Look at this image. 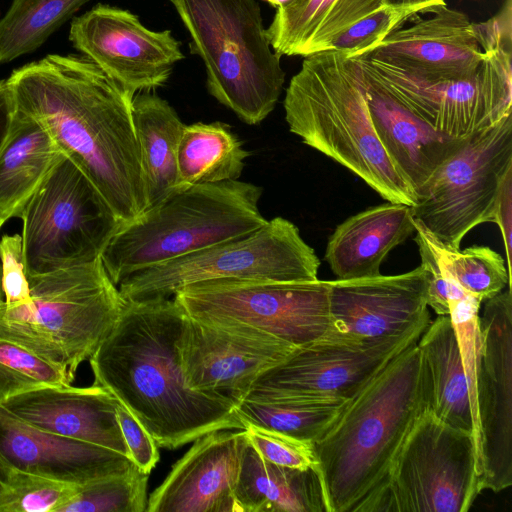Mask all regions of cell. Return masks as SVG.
Here are the masks:
<instances>
[{
  "label": "cell",
  "mask_w": 512,
  "mask_h": 512,
  "mask_svg": "<svg viewBox=\"0 0 512 512\" xmlns=\"http://www.w3.org/2000/svg\"><path fill=\"white\" fill-rule=\"evenodd\" d=\"M6 80L16 109L46 128L121 225L148 208L132 96L76 54H48L14 69Z\"/></svg>",
  "instance_id": "1"
},
{
  "label": "cell",
  "mask_w": 512,
  "mask_h": 512,
  "mask_svg": "<svg viewBox=\"0 0 512 512\" xmlns=\"http://www.w3.org/2000/svg\"><path fill=\"white\" fill-rule=\"evenodd\" d=\"M184 316L173 298L126 301L88 359L93 384L108 390L166 449L213 431L245 429L231 403L187 386L179 356Z\"/></svg>",
  "instance_id": "2"
},
{
  "label": "cell",
  "mask_w": 512,
  "mask_h": 512,
  "mask_svg": "<svg viewBox=\"0 0 512 512\" xmlns=\"http://www.w3.org/2000/svg\"><path fill=\"white\" fill-rule=\"evenodd\" d=\"M428 411L417 342L372 379L312 443L327 512H356L385 482L412 427Z\"/></svg>",
  "instance_id": "3"
},
{
  "label": "cell",
  "mask_w": 512,
  "mask_h": 512,
  "mask_svg": "<svg viewBox=\"0 0 512 512\" xmlns=\"http://www.w3.org/2000/svg\"><path fill=\"white\" fill-rule=\"evenodd\" d=\"M290 132L362 179L387 202L412 206L415 191L380 142L357 61L341 50L304 57L283 102Z\"/></svg>",
  "instance_id": "4"
},
{
  "label": "cell",
  "mask_w": 512,
  "mask_h": 512,
  "mask_svg": "<svg viewBox=\"0 0 512 512\" xmlns=\"http://www.w3.org/2000/svg\"><path fill=\"white\" fill-rule=\"evenodd\" d=\"M262 188L229 180L177 188L122 224L101 253L103 266L119 283L132 273L263 226Z\"/></svg>",
  "instance_id": "5"
},
{
  "label": "cell",
  "mask_w": 512,
  "mask_h": 512,
  "mask_svg": "<svg viewBox=\"0 0 512 512\" xmlns=\"http://www.w3.org/2000/svg\"><path fill=\"white\" fill-rule=\"evenodd\" d=\"M202 60L209 94L244 123H261L282 93L285 72L257 0H170Z\"/></svg>",
  "instance_id": "6"
},
{
  "label": "cell",
  "mask_w": 512,
  "mask_h": 512,
  "mask_svg": "<svg viewBox=\"0 0 512 512\" xmlns=\"http://www.w3.org/2000/svg\"><path fill=\"white\" fill-rule=\"evenodd\" d=\"M27 278L30 302L0 303V337L75 376L110 332L126 301L101 257Z\"/></svg>",
  "instance_id": "7"
},
{
  "label": "cell",
  "mask_w": 512,
  "mask_h": 512,
  "mask_svg": "<svg viewBox=\"0 0 512 512\" xmlns=\"http://www.w3.org/2000/svg\"><path fill=\"white\" fill-rule=\"evenodd\" d=\"M511 0L489 20L476 23L484 59L461 80H425L366 56L353 57L404 107L437 132L463 140L512 112Z\"/></svg>",
  "instance_id": "8"
},
{
  "label": "cell",
  "mask_w": 512,
  "mask_h": 512,
  "mask_svg": "<svg viewBox=\"0 0 512 512\" xmlns=\"http://www.w3.org/2000/svg\"><path fill=\"white\" fill-rule=\"evenodd\" d=\"M320 264L298 227L275 217L249 234L132 273L117 287L125 301L161 300L217 279L316 280Z\"/></svg>",
  "instance_id": "9"
},
{
  "label": "cell",
  "mask_w": 512,
  "mask_h": 512,
  "mask_svg": "<svg viewBox=\"0 0 512 512\" xmlns=\"http://www.w3.org/2000/svg\"><path fill=\"white\" fill-rule=\"evenodd\" d=\"M481 491L474 435L425 411L356 512H466Z\"/></svg>",
  "instance_id": "10"
},
{
  "label": "cell",
  "mask_w": 512,
  "mask_h": 512,
  "mask_svg": "<svg viewBox=\"0 0 512 512\" xmlns=\"http://www.w3.org/2000/svg\"><path fill=\"white\" fill-rule=\"evenodd\" d=\"M20 218L27 277L100 258L121 226L98 189L64 154L33 193Z\"/></svg>",
  "instance_id": "11"
},
{
  "label": "cell",
  "mask_w": 512,
  "mask_h": 512,
  "mask_svg": "<svg viewBox=\"0 0 512 512\" xmlns=\"http://www.w3.org/2000/svg\"><path fill=\"white\" fill-rule=\"evenodd\" d=\"M512 171V114L466 138L416 192L412 216L451 248L494 222L501 186Z\"/></svg>",
  "instance_id": "12"
},
{
  "label": "cell",
  "mask_w": 512,
  "mask_h": 512,
  "mask_svg": "<svg viewBox=\"0 0 512 512\" xmlns=\"http://www.w3.org/2000/svg\"><path fill=\"white\" fill-rule=\"evenodd\" d=\"M184 313L213 323L244 324L294 347L330 328L329 281L217 279L188 285L174 296Z\"/></svg>",
  "instance_id": "13"
},
{
  "label": "cell",
  "mask_w": 512,
  "mask_h": 512,
  "mask_svg": "<svg viewBox=\"0 0 512 512\" xmlns=\"http://www.w3.org/2000/svg\"><path fill=\"white\" fill-rule=\"evenodd\" d=\"M430 321L391 337L359 338L332 329L296 347L264 371L245 399L298 396L349 400L395 356L417 342Z\"/></svg>",
  "instance_id": "14"
},
{
  "label": "cell",
  "mask_w": 512,
  "mask_h": 512,
  "mask_svg": "<svg viewBox=\"0 0 512 512\" xmlns=\"http://www.w3.org/2000/svg\"><path fill=\"white\" fill-rule=\"evenodd\" d=\"M482 347L475 382L476 447L481 488L512 485V295L485 300L479 315Z\"/></svg>",
  "instance_id": "15"
},
{
  "label": "cell",
  "mask_w": 512,
  "mask_h": 512,
  "mask_svg": "<svg viewBox=\"0 0 512 512\" xmlns=\"http://www.w3.org/2000/svg\"><path fill=\"white\" fill-rule=\"evenodd\" d=\"M69 40L120 88L137 93L163 86L184 58L170 30L154 31L129 10L99 3L70 23Z\"/></svg>",
  "instance_id": "16"
},
{
  "label": "cell",
  "mask_w": 512,
  "mask_h": 512,
  "mask_svg": "<svg viewBox=\"0 0 512 512\" xmlns=\"http://www.w3.org/2000/svg\"><path fill=\"white\" fill-rule=\"evenodd\" d=\"M295 348L244 324L205 322L186 314L179 338L180 364L187 386L235 408L259 375Z\"/></svg>",
  "instance_id": "17"
},
{
  "label": "cell",
  "mask_w": 512,
  "mask_h": 512,
  "mask_svg": "<svg viewBox=\"0 0 512 512\" xmlns=\"http://www.w3.org/2000/svg\"><path fill=\"white\" fill-rule=\"evenodd\" d=\"M427 284L421 265L397 275L329 281L330 329L369 339L400 335L431 320Z\"/></svg>",
  "instance_id": "18"
},
{
  "label": "cell",
  "mask_w": 512,
  "mask_h": 512,
  "mask_svg": "<svg viewBox=\"0 0 512 512\" xmlns=\"http://www.w3.org/2000/svg\"><path fill=\"white\" fill-rule=\"evenodd\" d=\"M387 36L362 55L381 60L425 80H461L479 69L484 52L476 23L445 5Z\"/></svg>",
  "instance_id": "19"
},
{
  "label": "cell",
  "mask_w": 512,
  "mask_h": 512,
  "mask_svg": "<svg viewBox=\"0 0 512 512\" xmlns=\"http://www.w3.org/2000/svg\"><path fill=\"white\" fill-rule=\"evenodd\" d=\"M246 431L217 430L197 438L150 494L147 512H237Z\"/></svg>",
  "instance_id": "20"
},
{
  "label": "cell",
  "mask_w": 512,
  "mask_h": 512,
  "mask_svg": "<svg viewBox=\"0 0 512 512\" xmlns=\"http://www.w3.org/2000/svg\"><path fill=\"white\" fill-rule=\"evenodd\" d=\"M135 464L118 452L33 427L0 406V475L19 471L83 485Z\"/></svg>",
  "instance_id": "21"
},
{
  "label": "cell",
  "mask_w": 512,
  "mask_h": 512,
  "mask_svg": "<svg viewBox=\"0 0 512 512\" xmlns=\"http://www.w3.org/2000/svg\"><path fill=\"white\" fill-rule=\"evenodd\" d=\"M118 400L105 388L46 386L11 397L0 406L38 429L130 453L117 419Z\"/></svg>",
  "instance_id": "22"
},
{
  "label": "cell",
  "mask_w": 512,
  "mask_h": 512,
  "mask_svg": "<svg viewBox=\"0 0 512 512\" xmlns=\"http://www.w3.org/2000/svg\"><path fill=\"white\" fill-rule=\"evenodd\" d=\"M360 69L364 96L376 134L412 185L416 196L417 190L465 139H453L437 132L404 107L361 66Z\"/></svg>",
  "instance_id": "23"
},
{
  "label": "cell",
  "mask_w": 512,
  "mask_h": 512,
  "mask_svg": "<svg viewBox=\"0 0 512 512\" xmlns=\"http://www.w3.org/2000/svg\"><path fill=\"white\" fill-rule=\"evenodd\" d=\"M414 230L411 206L393 202L372 206L336 227L324 258L337 279L376 276L391 250Z\"/></svg>",
  "instance_id": "24"
},
{
  "label": "cell",
  "mask_w": 512,
  "mask_h": 512,
  "mask_svg": "<svg viewBox=\"0 0 512 512\" xmlns=\"http://www.w3.org/2000/svg\"><path fill=\"white\" fill-rule=\"evenodd\" d=\"M386 0H290L276 7L267 28L280 56L306 57L332 50L334 41Z\"/></svg>",
  "instance_id": "25"
},
{
  "label": "cell",
  "mask_w": 512,
  "mask_h": 512,
  "mask_svg": "<svg viewBox=\"0 0 512 512\" xmlns=\"http://www.w3.org/2000/svg\"><path fill=\"white\" fill-rule=\"evenodd\" d=\"M234 496L237 512H327L314 467L298 469L266 461L248 437Z\"/></svg>",
  "instance_id": "26"
},
{
  "label": "cell",
  "mask_w": 512,
  "mask_h": 512,
  "mask_svg": "<svg viewBox=\"0 0 512 512\" xmlns=\"http://www.w3.org/2000/svg\"><path fill=\"white\" fill-rule=\"evenodd\" d=\"M417 346L426 381L428 411L453 427L471 432L475 438V413L449 315H438L431 320Z\"/></svg>",
  "instance_id": "27"
},
{
  "label": "cell",
  "mask_w": 512,
  "mask_h": 512,
  "mask_svg": "<svg viewBox=\"0 0 512 512\" xmlns=\"http://www.w3.org/2000/svg\"><path fill=\"white\" fill-rule=\"evenodd\" d=\"M46 128L16 109L9 136L0 151V224L22 212L61 155Z\"/></svg>",
  "instance_id": "28"
},
{
  "label": "cell",
  "mask_w": 512,
  "mask_h": 512,
  "mask_svg": "<svg viewBox=\"0 0 512 512\" xmlns=\"http://www.w3.org/2000/svg\"><path fill=\"white\" fill-rule=\"evenodd\" d=\"M132 116L149 207L177 189V148L185 124L151 91L134 95Z\"/></svg>",
  "instance_id": "29"
},
{
  "label": "cell",
  "mask_w": 512,
  "mask_h": 512,
  "mask_svg": "<svg viewBox=\"0 0 512 512\" xmlns=\"http://www.w3.org/2000/svg\"><path fill=\"white\" fill-rule=\"evenodd\" d=\"M250 155L226 123L185 125L177 148V188L237 180Z\"/></svg>",
  "instance_id": "30"
},
{
  "label": "cell",
  "mask_w": 512,
  "mask_h": 512,
  "mask_svg": "<svg viewBox=\"0 0 512 512\" xmlns=\"http://www.w3.org/2000/svg\"><path fill=\"white\" fill-rule=\"evenodd\" d=\"M348 400L276 396L244 399L235 408L245 424L314 443L331 426Z\"/></svg>",
  "instance_id": "31"
},
{
  "label": "cell",
  "mask_w": 512,
  "mask_h": 512,
  "mask_svg": "<svg viewBox=\"0 0 512 512\" xmlns=\"http://www.w3.org/2000/svg\"><path fill=\"white\" fill-rule=\"evenodd\" d=\"M90 0H12L0 19V65L42 46Z\"/></svg>",
  "instance_id": "32"
},
{
  "label": "cell",
  "mask_w": 512,
  "mask_h": 512,
  "mask_svg": "<svg viewBox=\"0 0 512 512\" xmlns=\"http://www.w3.org/2000/svg\"><path fill=\"white\" fill-rule=\"evenodd\" d=\"M418 223L445 276L465 293L483 302L509 285L510 271L499 253L488 246H471L464 250L451 248L435 238L419 221Z\"/></svg>",
  "instance_id": "33"
},
{
  "label": "cell",
  "mask_w": 512,
  "mask_h": 512,
  "mask_svg": "<svg viewBox=\"0 0 512 512\" xmlns=\"http://www.w3.org/2000/svg\"><path fill=\"white\" fill-rule=\"evenodd\" d=\"M148 478L134 465L126 472L79 485L58 512H147Z\"/></svg>",
  "instance_id": "34"
},
{
  "label": "cell",
  "mask_w": 512,
  "mask_h": 512,
  "mask_svg": "<svg viewBox=\"0 0 512 512\" xmlns=\"http://www.w3.org/2000/svg\"><path fill=\"white\" fill-rule=\"evenodd\" d=\"M73 379L65 368L0 337V405L31 390L70 385Z\"/></svg>",
  "instance_id": "35"
},
{
  "label": "cell",
  "mask_w": 512,
  "mask_h": 512,
  "mask_svg": "<svg viewBox=\"0 0 512 512\" xmlns=\"http://www.w3.org/2000/svg\"><path fill=\"white\" fill-rule=\"evenodd\" d=\"M3 480L0 512H58L79 486L19 471L6 473Z\"/></svg>",
  "instance_id": "36"
},
{
  "label": "cell",
  "mask_w": 512,
  "mask_h": 512,
  "mask_svg": "<svg viewBox=\"0 0 512 512\" xmlns=\"http://www.w3.org/2000/svg\"><path fill=\"white\" fill-rule=\"evenodd\" d=\"M417 15L418 13L410 9L384 5L339 36L333 43V49L344 51L349 57L365 55Z\"/></svg>",
  "instance_id": "37"
},
{
  "label": "cell",
  "mask_w": 512,
  "mask_h": 512,
  "mask_svg": "<svg viewBox=\"0 0 512 512\" xmlns=\"http://www.w3.org/2000/svg\"><path fill=\"white\" fill-rule=\"evenodd\" d=\"M244 430L251 445L266 461L298 469L314 466L311 443L251 424H247Z\"/></svg>",
  "instance_id": "38"
},
{
  "label": "cell",
  "mask_w": 512,
  "mask_h": 512,
  "mask_svg": "<svg viewBox=\"0 0 512 512\" xmlns=\"http://www.w3.org/2000/svg\"><path fill=\"white\" fill-rule=\"evenodd\" d=\"M0 260L4 303L17 305L30 302V288L25 271L20 235H4L1 238Z\"/></svg>",
  "instance_id": "39"
},
{
  "label": "cell",
  "mask_w": 512,
  "mask_h": 512,
  "mask_svg": "<svg viewBox=\"0 0 512 512\" xmlns=\"http://www.w3.org/2000/svg\"><path fill=\"white\" fill-rule=\"evenodd\" d=\"M413 224L421 266L427 273V305L437 315H449V297L453 281L445 276L434 250L427 241L420 224L414 218Z\"/></svg>",
  "instance_id": "40"
},
{
  "label": "cell",
  "mask_w": 512,
  "mask_h": 512,
  "mask_svg": "<svg viewBox=\"0 0 512 512\" xmlns=\"http://www.w3.org/2000/svg\"><path fill=\"white\" fill-rule=\"evenodd\" d=\"M119 426L130 453V459L140 471L150 474L159 461V450L153 437L118 401L116 407Z\"/></svg>",
  "instance_id": "41"
},
{
  "label": "cell",
  "mask_w": 512,
  "mask_h": 512,
  "mask_svg": "<svg viewBox=\"0 0 512 512\" xmlns=\"http://www.w3.org/2000/svg\"><path fill=\"white\" fill-rule=\"evenodd\" d=\"M511 222H512V171L509 172L501 186L496 210L495 220L501 231L506 251L507 268H511Z\"/></svg>",
  "instance_id": "42"
},
{
  "label": "cell",
  "mask_w": 512,
  "mask_h": 512,
  "mask_svg": "<svg viewBox=\"0 0 512 512\" xmlns=\"http://www.w3.org/2000/svg\"><path fill=\"white\" fill-rule=\"evenodd\" d=\"M15 111L13 95L7 80L0 79V151L11 131Z\"/></svg>",
  "instance_id": "43"
},
{
  "label": "cell",
  "mask_w": 512,
  "mask_h": 512,
  "mask_svg": "<svg viewBox=\"0 0 512 512\" xmlns=\"http://www.w3.org/2000/svg\"><path fill=\"white\" fill-rule=\"evenodd\" d=\"M386 5L410 9L416 13H431L436 8L443 6L437 0H386Z\"/></svg>",
  "instance_id": "44"
},
{
  "label": "cell",
  "mask_w": 512,
  "mask_h": 512,
  "mask_svg": "<svg viewBox=\"0 0 512 512\" xmlns=\"http://www.w3.org/2000/svg\"><path fill=\"white\" fill-rule=\"evenodd\" d=\"M289 1L290 0H272L271 1V5L276 8V7H278L280 5H283V4H285V3L289 2Z\"/></svg>",
  "instance_id": "45"
},
{
  "label": "cell",
  "mask_w": 512,
  "mask_h": 512,
  "mask_svg": "<svg viewBox=\"0 0 512 512\" xmlns=\"http://www.w3.org/2000/svg\"><path fill=\"white\" fill-rule=\"evenodd\" d=\"M2 225L0 224V229H1ZM4 301V296H3V292H2V287H1V268H0V303H2Z\"/></svg>",
  "instance_id": "46"
},
{
  "label": "cell",
  "mask_w": 512,
  "mask_h": 512,
  "mask_svg": "<svg viewBox=\"0 0 512 512\" xmlns=\"http://www.w3.org/2000/svg\"><path fill=\"white\" fill-rule=\"evenodd\" d=\"M3 488H4V480H3L2 476L0 475V494L3 490Z\"/></svg>",
  "instance_id": "47"
},
{
  "label": "cell",
  "mask_w": 512,
  "mask_h": 512,
  "mask_svg": "<svg viewBox=\"0 0 512 512\" xmlns=\"http://www.w3.org/2000/svg\"><path fill=\"white\" fill-rule=\"evenodd\" d=\"M437 1L440 2L441 4H445L444 0H437Z\"/></svg>",
  "instance_id": "48"
}]
</instances>
